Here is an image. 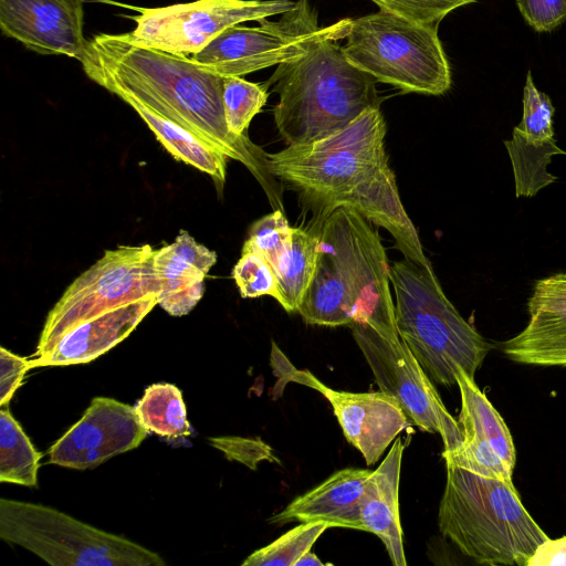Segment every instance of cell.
Masks as SVG:
<instances>
[{"instance_id":"6da1fadb","label":"cell","mask_w":566,"mask_h":566,"mask_svg":"<svg viewBox=\"0 0 566 566\" xmlns=\"http://www.w3.org/2000/svg\"><path fill=\"white\" fill-rule=\"evenodd\" d=\"M78 61L86 76L106 91L134 96L228 158L242 163L259 180L271 205L283 211L268 154L248 136H235L227 126L223 76L192 57L136 44L126 33L94 35Z\"/></svg>"},{"instance_id":"7a4b0ae2","label":"cell","mask_w":566,"mask_h":566,"mask_svg":"<svg viewBox=\"0 0 566 566\" xmlns=\"http://www.w3.org/2000/svg\"><path fill=\"white\" fill-rule=\"evenodd\" d=\"M377 81L352 64L332 38L277 65L266 81L279 94L273 115L287 146L324 138L349 125L364 112L379 108Z\"/></svg>"},{"instance_id":"3957f363","label":"cell","mask_w":566,"mask_h":566,"mask_svg":"<svg viewBox=\"0 0 566 566\" xmlns=\"http://www.w3.org/2000/svg\"><path fill=\"white\" fill-rule=\"evenodd\" d=\"M446 468L440 533L479 564L527 566L548 536L525 510L514 484L452 464Z\"/></svg>"},{"instance_id":"277c9868","label":"cell","mask_w":566,"mask_h":566,"mask_svg":"<svg viewBox=\"0 0 566 566\" xmlns=\"http://www.w3.org/2000/svg\"><path fill=\"white\" fill-rule=\"evenodd\" d=\"M389 279L398 335L432 382L457 385L460 368L474 378L491 345L449 301L433 269L403 258Z\"/></svg>"},{"instance_id":"5b68a950","label":"cell","mask_w":566,"mask_h":566,"mask_svg":"<svg viewBox=\"0 0 566 566\" xmlns=\"http://www.w3.org/2000/svg\"><path fill=\"white\" fill-rule=\"evenodd\" d=\"M387 126L379 108L314 142L268 154L271 174L295 188L322 221L337 201L388 163Z\"/></svg>"},{"instance_id":"8992f818","label":"cell","mask_w":566,"mask_h":566,"mask_svg":"<svg viewBox=\"0 0 566 566\" xmlns=\"http://www.w3.org/2000/svg\"><path fill=\"white\" fill-rule=\"evenodd\" d=\"M342 49L352 64L403 93L441 95L451 86V67L436 24L379 9L352 19Z\"/></svg>"},{"instance_id":"52a82bcc","label":"cell","mask_w":566,"mask_h":566,"mask_svg":"<svg viewBox=\"0 0 566 566\" xmlns=\"http://www.w3.org/2000/svg\"><path fill=\"white\" fill-rule=\"evenodd\" d=\"M0 537L53 566H164L155 552L50 506L0 500Z\"/></svg>"},{"instance_id":"ba28073f","label":"cell","mask_w":566,"mask_h":566,"mask_svg":"<svg viewBox=\"0 0 566 566\" xmlns=\"http://www.w3.org/2000/svg\"><path fill=\"white\" fill-rule=\"evenodd\" d=\"M150 244L107 250L77 276L49 312L34 358L48 354L74 325L117 306L158 295Z\"/></svg>"},{"instance_id":"9c48e42d","label":"cell","mask_w":566,"mask_h":566,"mask_svg":"<svg viewBox=\"0 0 566 566\" xmlns=\"http://www.w3.org/2000/svg\"><path fill=\"white\" fill-rule=\"evenodd\" d=\"M258 23L226 29L191 57L223 77H242L297 57L321 39H346L352 19L321 27L316 10L307 0H298L277 21L264 18Z\"/></svg>"},{"instance_id":"30bf717a","label":"cell","mask_w":566,"mask_h":566,"mask_svg":"<svg viewBox=\"0 0 566 566\" xmlns=\"http://www.w3.org/2000/svg\"><path fill=\"white\" fill-rule=\"evenodd\" d=\"M137 12L125 15L136 27L126 33L136 44L191 57L226 29L291 10L290 0H196L166 7L120 4Z\"/></svg>"},{"instance_id":"8fae6325","label":"cell","mask_w":566,"mask_h":566,"mask_svg":"<svg viewBox=\"0 0 566 566\" xmlns=\"http://www.w3.org/2000/svg\"><path fill=\"white\" fill-rule=\"evenodd\" d=\"M354 303L353 323L399 337L390 291L389 263L378 232L355 210L338 207L322 221Z\"/></svg>"},{"instance_id":"7c38bea8","label":"cell","mask_w":566,"mask_h":566,"mask_svg":"<svg viewBox=\"0 0 566 566\" xmlns=\"http://www.w3.org/2000/svg\"><path fill=\"white\" fill-rule=\"evenodd\" d=\"M349 327L379 390L398 401L410 423L440 434L442 455L454 452L463 441L459 422L407 345L400 337L385 336L366 324L352 323Z\"/></svg>"},{"instance_id":"4fadbf2b","label":"cell","mask_w":566,"mask_h":566,"mask_svg":"<svg viewBox=\"0 0 566 566\" xmlns=\"http://www.w3.org/2000/svg\"><path fill=\"white\" fill-rule=\"evenodd\" d=\"M148 432L135 407L95 397L82 418L50 448L49 462L75 470L94 469L137 448Z\"/></svg>"},{"instance_id":"5bb4252c","label":"cell","mask_w":566,"mask_h":566,"mask_svg":"<svg viewBox=\"0 0 566 566\" xmlns=\"http://www.w3.org/2000/svg\"><path fill=\"white\" fill-rule=\"evenodd\" d=\"M455 379L461 395L458 422L463 441L454 452L442 455L446 464L513 483L516 453L504 419L462 368Z\"/></svg>"},{"instance_id":"9a60e30c","label":"cell","mask_w":566,"mask_h":566,"mask_svg":"<svg viewBox=\"0 0 566 566\" xmlns=\"http://www.w3.org/2000/svg\"><path fill=\"white\" fill-rule=\"evenodd\" d=\"M294 381L319 391L332 405L347 441L376 463L395 438L410 424L398 401L382 392H349L332 389L307 370H294Z\"/></svg>"},{"instance_id":"2e32d148","label":"cell","mask_w":566,"mask_h":566,"mask_svg":"<svg viewBox=\"0 0 566 566\" xmlns=\"http://www.w3.org/2000/svg\"><path fill=\"white\" fill-rule=\"evenodd\" d=\"M83 21V0H0L2 34L38 54L78 60L87 43Z\"/></svg>"},{"instance_id":"e0dca14e","label":"cell","mask_w":566,"mask_h":566,"mask_svg":"<svg viewBox=\"0 0 566 566\" xmlns=\"http://www.w3.org/2000/svg\"><path fill=\"white\" fill-rule=\"evenodd\" d=\"M554 113L551 97L535 86L528 71L523 90L522 119L513 128L512 139L504 142L513 168L517 198L534 197L557 180L556 176L547 171V166L554 155L566 153L557 146L554 137Z\"/></svg>"},{"instance_id":"ac0fdd59","label":"cell","mask_w":566,"mask_h":566,"mask_svg":"<svg viewBox=\"0 0 566 566\" xmlns=\"http://www.w3.org/2000/svg\"><path fill=\"white\" fill-rule=\"evenodd\" d=\"M528 322L503 343L513 361L566 367V273L536 281L527 302Z\"/></svg>"},{"instance_id":"d6986e66","label":"cell","mask_w":566,"mask_h":566,"mask_svg":"<svg viewBox=\"0 0 566 566\" xmlns=\"http://www.w3.org/2000/svg\"><path fill=\"white\" fill-rule=\"evenodd\" d=\"M158 305L157 296L134 301L87 318L67 329L30 368L86 364L124 340Z\"/></svg>"},{"instance_id":"ffe728a7","label":"cell","mask_w":566,"mask_h":566,"mask_svg":"<svg viewBox=\"0 0 566 566\" xmlns=\"http://www.w3.org/2000/svg\"><path fill=\"white\" fill-rule=\"evenodd\" d=\"M217 254L181 230L154 254L158 305L171 316L188 314L205 293V279Z\"/></svg>"},{"instance_id":"44dd1931","label":"cell","mask_w":566,"mask_h":566,"mask_svg":"<svg viewBox=\"0 0 566 566\" xmlns=\"http://www.w3.org/2000/svg\"><path fill=\"white\" fill-rule=\"evenodd\" d=\"M368 469L338 470L324 482L295 497L270 523L284 525L291 522H326L331 527L364 531L360 509L366 493Z\"/></svg>"},{"instance_id":"7402d4cb","label":"cell","mask_w":566,"mask_h":566,"mask_svg":"<svg viewBox=\"0 0 566 566\" xmlns=\"http://www.w3.org/2000/svg\"><path fill=\"white\" fill-rule=\"evenodd\" d=\"M338 207L350 208L367 221L385 228L403 258L424 268H432L423 252L418 232L400 201L396 176L388 163L340 198L334 210Z\"/></svg>"},{"instance_id":"603a6c76","label":"cell","mask_w":566,"mask_h":566,"mask_svg":"<svg viewBox=\"0 0 566 566\" xmlns=\"http://www.w3.org/2000/svg\"><path fill=\"white\" fill-rule=\"evenodd\" d=\"M402 453L403 443L397 439L369 476L360 509L364 532L379 537L395 566L407 565L399 516Z\"/></svg>"},{"instance_id":"cb8c5ba5","label":"cell","mask_w":566,"mask_h":566,"mask_svg":"<svg viewBox=\"0 0 566 566\" xmlns=\"http://www.w3.org/2000/svg\"><path fill=\"white\" fill-rule=\"evenodd\" d=\"M297 312L311 325L349 326L354 321V303L346 279L322 231L316 269Z\"/></svg>"},{"instance_id":"d4e9b609","label":"cell","mask_w":566,"mask_h":566,"mask_svg":"<svg viewBox=\"0 0 566 566\" xmlns=\"http://www.w3.org/2000/svg\"><path fill=\"white\" fill-rule=\"evenodd\" d=\"M128 104L147 124L157 140L177 160L209 175L222 188L227 175V156L210 143L155 112L134 96L113 93Z\"/></svg>"},{"instance_id":"484cf974","label":"cell","mask_w":566,"mask_h":566,"mask_svg":"<svg viewBox=\"0 0 566 566\" xmlns=\"http://www.w3.org/2000/svg\"><path fill=\"white\" fill-rule=\"evenodd\" d=\"M321 231L293 227L292 243L276 273V301L286 312H297L313 279L321 244Z\"/></svg>"},{"instance_id":"4316f807","label":"cell","mask_w":566,"mask_h":566,"mask_svg":"<svg viewBox=\"0 0 566 566\" xmlns=\"http://www.w3.org/2000/svg\"><path fill=\"white\" fill-rule=\"evenodd\" d=\"M41 453L35 450L8 405L0 409V481L36 486Z\"/></svg>"},{"instance_id":"83f0119b","label":"cell","mask_w":566,"mask_h":566,"mask_svg":"<svg viewBox=\"0 0 566 566\" xmlns=\"http://www.w3.org/2000/svg\"><path fill=\"white\" fill-rule=\"evenodd\" d=\"M135 409L150 432L169 439L191 434L181 391L171 384L149 386Z\"/></svg>"},{"instance_id":"f1b7e54d","label":"cell","mask_w":566,"mask_h":566,"mask_svg":"<svg viewBox=\"0 0 566 566\" xmlns=\"http://www.w3.org/2000/svg\"><path fill=\"white\" fill-rule=\"evenodd\" d=\"M268 97L266 82L252 83L241 76H226L222 101L229 130L239 137L248 136L251 120L262 111Z\"/></svg>"},{"instance_id":"f546056e","label":"cell","mask_w":566,"mask_h":566,"mask_svg":"<svg viewBox=\"0 0 566 566\" xmlns=\"http://www.w3.org/2000/svg\"><path fill=\"white\" fill-rule=\"evenodd\" d=\"M331 527L326 522H306L293 527L269 545L256 549L243 566H295L297 560Z\"/></svg>"},{"instance_id":"4dcf8cb0","label":"cell","mask_w":566,"mask_h":566,"mask_svg":"<svg viewBox=\"0 0 566 566\" xmlns=\"http://www.w3.org/2000/svg\"><path fill=\"white\" fill-rule=\"evenodd\" d=\"M293 227L282 210H274L258 219L250 228L243 245L261 254L273 270L275 277L292 243Z\"/></svg>"},{"instance_id":"1f68e13d","label":"cell","mask_w":566,"mask_h":566,"mask_svg":"<svg viewBox=\"0 0 566 566\" xmlns=\"http://www.w3.org/2000/svg\"><path fill=\"white\" fill-rule=\"evenodd\" d=\"M232 277L243 298L277 297V282L273 270L255 250L243 245L241 256L233 266Z\"/></svg>"},{"instance_id":"d6a6232c","label":"cell","mask_w":566,"mask_h":566,"mask_svg":"<svg viewBox=\"0 0 566 566\" xmlns=\"http://www.w3.org/2000/svg\"><path fill=\"white\" fill-rule=\"evenodd\" d=\"M379 9L388 10L407 19L439 25L451 11L476 0H370Z\"/></svg>"},{"instance_id":"836d02e7","label":"cell","mask_w":566,"mask_h":566,"mask_svg":"<svg viewBox=\"0 0 566 566\" xmlns=\"http://www.w3.org/2000/svg\"><path fill=\"white\" fill-rule=\"evenodd\" d=\"M527 24L537 32H551L566 21V0H515Z\"/></svg>"},{"instance_id":"e575fe53","label":"cell","mask_w":566,"mask_h":566,"mask_svg":"<svg viewBox=\"0 0 566 566\" xmlns=\"http://www.w3.org/2000/svg\"><path fill=\"white\" fill-rule=\"evenodd\" d=\"M29 369L30 361L25 357L0 347V407L9 405Z\"/></svg>"},{"instance_id":"d590c367","label":"cell","mask_w":566,"mask_h":566,"mask_svg":"<svg viewBox=\"0 0 566 566\" xmlns=\"http://www.w3.org/2000/svg\"><path fill=\"white\" fill-rule=\"evenodd\" d=\"M211 441H213L212 443L221 449L224 453L234 450H241L240 452L233 453L229 459H235L237 461L243 462L252 469H255L256 463L263 459H275L272 455L270 447L260 440L242 438H218L212 439Z\"/></svg>"},{"instance_id":"8d00e7d4","label":"cell","mask_w":566,"mask_h":566,"mask_svg":"<svg viewBox=\"0 0 566 566\" xmlns=\"http://www.w3.org/2000/svg\"><path fill=\"white\" fill-rule=\"evenodd\" d=\"M527 566H566V536L544 541L528 559Z\"/></svg>"},{"instance_id":"74e56055","label":"cell","mask_w":566,"mask_h":566,"mask_svg":"<svg viewBox=\"0 0 566 566\" xmlns=\"http://www.w3.org/2000/svg\"><path fill=\"white\" fill-rule=\"evenodd\" d=\"M324 566L325 563L322 562L314 553L308 551L305 553L296 563L295 566Z\"/></svg>"}]
</instances>
